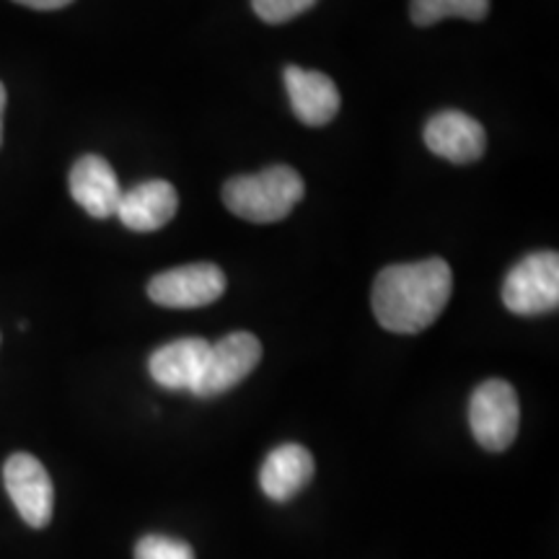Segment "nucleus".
Segmentation results:
<instances>
[{
  "instance_id": "9",
  "label": "nucleus",
  "mask_w": 559,
  "mask_h": 559,
  "mask_svg": "<svg viewBox=\"0 0 559 559\" xmlns=\"http://www.w3.org/2000/svg\"><path fill=\"white\" fill-rule=\"evenodd\" d=\"M68 187L73 200L86 210L91 218L107 221L117 215V207H120L122 200V187L107 158L94 156V153L81 156L73 164V169H70Z\"/></svg>"
},
{
  "instance_id": "13",
  "label": "nucleus",
  "mask_w": 559,
  "mask_h": 559,
  "mask_svg": "<svg viewBox=\"0 0 559 559\" xmlns=\"http://www.w3.org/2000/svg\"><path fill=\"white\" fill-rule=\"evenodd\" d=\"M317 464L309 449L298 443L277 445L275 451L267 453L260 469V487L270 500L288 502L300 495V489L313 479Z\"/></svg>"
},
{
  "instance_id": "6",
  "label": "nucleus",
  "mask_w": 559,
  "mask_h": 559,
  "mask_svg": "<svg viewBox=\"0 0 559 559\" xmlns=\"http://www.w3.org/2000/svg\"><path fill=\"white\" fill-rule=\"evenodd\" d=\"M226 293V275L213 262H192L156 275L148 283V298L164 309H202Z\"/></svg>"
},
{
  "instance_id": "12",
  "label": "nucleus",
  "mask_w": 559,
  "mask_h": 559,
  "mask_svg": "<svg viewBox=\"0 0 559 559\" xmlns=\"http://www.w3.org/2000/svg\"><path fill=\"white\" fill-rule=\"evenodd\" d=\"M210 342L202 337H181L158 347L148 358L151 379L169 391H192L207 362Z\"/></svg>"
},
{
  "instance_id": "17",
  "label": "nucleus",
  "mask_w": 559,
  "mask_h": 559,
  "mask_svg": "<svg viewBox=\"0 0 559 559\" xmlns=\"http://www.w3.org/2000/svg\"><path fill=\"white\" fill-rule=\"evenodd\" d=\"M13 3L26 5V9H34V11H58L73 3V0H13Z\"/></svg>"
},
{
  "instance_id": "14",
  "label": "nucleus",
  "mask_w": 559,
  "mask_h": 559,
  "mask_svg": "<svg viewBox=\"0 0 559 559\" xmlns=\"http://www.w3.org/2000/svg\"><path fill=\"white\" fill-rule=\"evenodd\" d=\"M489 13V0H412L409 16L417 26H432L443 19L481 21Z\"/></svg>"
},
{
  "instance_id": "11",
  "label": "nucleus",
  "mask_w": 559,
  "mask_h": 559,
  "mask_svg": "<svg viewBox=\"0 0 559 559\" xmlns=\"http://www.w3.org/2000/svg\"><path fill=\"white\" fill-rule=\"evenodd\" d=\"M179 210V194L166 179H151L143 185L122 192L117 218L130 230L138 234H151V230L164 228Z\"/></svg>"
},
{
  "instance_id": "3",
  "label": "nucleus",
  "mask_w": 559,
  "mask_h": 559,
  "mask_svg": "<svg viewBox=\"0 0 559 559\" xmlns=\"http://www.w3.org/2000/svg\"><path fill=\"white\" fill-rule=\"evenodd\" d=\"M469 425L481 449L508 451L521 428V402L515 389L502 379L479 383L469 400Z\"/></svg>"
},
{
  "instance_id": "1",
  "label": "nucleus",
  "mask_w": 559,
  "mask_h": 559,
  "mask_svg": "<svg viewBox=\"0 0 559 559\" xmlns=\"http://www.w3.org/2000/svg\"><path fill=\"white\" fill-rule=\"evenodd\" d=\"M453 290L449 262L432 260L391 264L373 283V313L383 330L394 334H419L445 311Z\"/></svg>"
},
{
  "instance_id": "4",
  "label": "nucleus",
  "mask_w": 559,
  "mask_h": 559,
  "mask_svg": "<svg viewBox=\"0 0 559 559\" xmlns=\"http://www.w3.org/2000/svg\"><path fill=\"white\" fill-rule=\"evenodd\" d=\"M502 304L519 317H539L559 306V254L536 251L523 257L502 283Z\"/></svg>"
},
{
  "instance_id": "2",
  "label": "nucleus",
  "mask_w": 559,
  "mask_h": 559,
  "mask_svg": "<svg viewBox=\"0 0 559 559\" xmlns=\"http://www.w3.org/2000/svg\"><path fill=\"white\" fill-rule=\"evenodd\" d=\"M304 179L290 166H270L260 174L234 177L223 187V202L249 223H277L288 218L304 200Z\"/></svg>"
},
{
  "instance_id": "16",
  "label": "nucleus",
  "mask_w": 559,
  "mask_h": 559,
  "mask_svg": "<svg viewBox=\"0 0 559 559\" xmlns=\"http://www.w3.org/2000/svg\"><path fill=\"white\" fill-rule=\"evenodd\" d=\"M317 5V0H251V9L267 24H285Z\"/></svg>"
},
{
  "instance_id": "15",
  "label": "nucleus",
  "mask_w": 559,
  "mask_h": 559,
  "mask_svg": "<svg viewBox=\"0 0 559 559\" xmlns=\"http://www.w3.org/2000/svg\"><path fill=\"white\" fill-rule=\"evenodd\" d=\"M135 559H198L187 542L166 534H148L135 544Z\"/></svg>"
},
{
  "instance_id": "5",
  "label": "nucleus",
  "mask_w": 559,
  "mask_h": 559,
  "mask_svg": "<svg viewBox=\"0 0 559 559\" xmlns=\"http://www.w3.org/2000/svg\"><path fill=\"white\" fill-rule=\"evenodd\" d=\"M262 342L251 332H230L226 337L210 345L207 362L202 368L200 381L194 383L192 394L200 400H213L230 391L247 379L260 366Z\"/></svg>"
},
{
  "instance_id": "7",
  "label": "nucleus",
  "mask_w": 559,
  "mask_h": 559,
  "mask_svg": "<svg viewBox=\"0 0 559 559\" xmlns=\"http://www.w3.org/2000/svg\"><path fill=\"white\" fill-rule=\"evenodd\" d=\"M3 485L26 526H50L55 487L45 464L37 456H32V453H13V456H9L3 464Z\"/></svg>"
},
{
  "instance_id": "18",
  "label": "nucleus",
  "mask_w": 559,
  "mask_h": 559,
  "mask_svg": "<svg viewBox=\"0 0 559 559\" xmlns=\"http://www.w3.org/2000/svg\"><path fill=\"white\" fill-rule=\"evenodd\" d=\"M5 102H9V94H5V86L0 83V145H3V111H5Z\"/></svg>"
},
{
  "instance_id": "8",
  "label": "nucleus",
  "mask_w": 559,
  "mask_h": 559,
  "mask_svg": "<svg viewBox=\"0 0 559 559\" xmlns=\"http://www.w3.org/2000/svg\"><path fill=\"white\" fill-rule=\"evenodd\" d=\"M425 145L451 164H474L485 156L487 132L464 111L445 109L425 124Z\"/></svg>"
},
{
  "instance_id": "10",
  "label": "nucleus",
  "mask_w": 559,
  "mask_h": 559,
  "mask_svg": "<svg viewBox=\"0 0 559 559\" xmlns=\"http://www.w3.org/2000/svg\"><path fill=\"white\" fill-rule=\"evenodd\" d=\"M285 88H288L293 115L298 122L309 128L330 124L340 111V91L326 73L319 70H306L298 66H288L283 73Z\"/></svg>"
}]
</instances>
